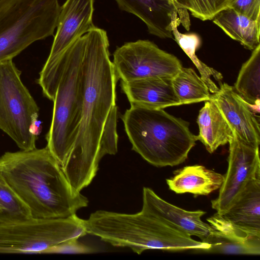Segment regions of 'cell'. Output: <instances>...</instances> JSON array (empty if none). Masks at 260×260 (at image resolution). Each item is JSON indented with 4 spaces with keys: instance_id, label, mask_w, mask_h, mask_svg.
Masks as SVG:
<instances>
[{
    "instance_id": "obj_1",
    "label": "cell",
    "mask_w": 260,
    "mask_h": 260,
    "mask_svg": "<svg viewBox=\"0 0 260 260\" xmlns=\"http://www.w3.org/2000/svg\"><path fill=\"white\" fill-rule=\"evenodd\" d=\"M84 36L81 120L73 147L61 168L69 182L78 192L91 183L102 158L110 155L102 137L109 113L116 105L118 80L110 58L106 31L95 26Z\"/></svg>"
},
{
    "instance_id": "obj_2",
    "label": "cell",
    "mask_w": 260,
    "mask_h": 260,
    "mask_svg": "<svg viewBox=\"0 0 260 260\" xmlns=\"http://www.w3.org/2000/svg\"><path fill=\"white\" fill-rule=\"evenodd\" d=\"M0 171L32 217L65 218L88 206V199L73 189L47 146L5 152Z\"/></svg>"
},
{
    "instance_id": "obj_3",
    "label": "cell",
    "mask_w": 260,
    "mask_h": 260,
    "mask_svg": "<svg viewBox=\"0 0 260 260\" xmlns=\"http://www.w3.org/2000/svg\"><path fill=\"white\" fill-rule=\"evenodd\" d=\"M84 225L87 234L113 246L129 248L138 254L149 249L205 252L210 247L171 226L143 204L141 210L134 214L97 210L84 219Z\"/></svg>"
},
{
    "instance_id": "obj_4",
    "label": "cell",
    "mask_w": 260,
    "mask_h": 260,
    "mask_svg": "<svg viewBox=\"0 0 260 260\" xmlns=\"http://www.w3.org/2000/svg\"><path fill=\"white\" fill-rule=\"evenodd\" d=\"M121 119L133 150L156 167L183 163L197 141L187 121L162 109L131 105Z\"/></svg>"
},
{
    "instance_id": "obj_5",
    "label": "cell",
    "mask_w": 260,
    "mask_h": 260,
    "mask_svg": "<svg viewBox=\"0 0 260 260\" xmlns=\"http://www.w3.org/2000/svg\"><path fill=\"white\" fill-rule=\"evenodd\" d=\"M84 45L83 35L68 47L58 63L61 74L46 140V146L61 168L73 147L81 120L83 101L81 65Z\"/></svg>"
},
{
    "instance_id": "obj_6",
    "label": "cell",
    "mask_w": 260,
    "mask_h": 260,
    "mask_svg": "<svg viewBox=\"0 0 260 260\" xmlns=\"http://www.w3.org/2000/svg\"><path fill=\"white\" fill-rule=\"evenodd\" d=\"M60 11L58 0H0V61L52 36Z\"/></svg>"
},
{
    "instance_id": "obj_7",
    "label": "cell",
    "mask_w": 260,
    "mask_h": 260,
    "mask_svg": "<svg viewBox=\"0 0 260 260\" xmlns=\"http://www.w3.org/2000/svg\"><path fill=\"white\" fill-rule=\"evenodd\" d=\"M13 59L0 61V129L21 150L36 148L39 107Z\"/></svg>"
},
{
    "instance_id": "obj_8",
    "label": "cell",
    "mask_w": 260,
    "mask_h": 260,
    "mask_svg": "<svg viewBox=\"0 0 260 260\" xmlns=\"http://www.w3.org/2000/svg\"><path fill=\"white\" fill-rule=\"evenodd\" d=\"M87 234L84 219L36 218L0 223V253H42L45 249Z\"/></svg>"
},
{
    "instance_id": "obj_9",
    "label": "cell",
    "mask_w": 260,
    "mask_h": 260,
    "mask_svg": "<svg viewBox=\"0 0 260 260\" xmlns=\"http://www.w3.org/2000/svg\"><path fill=\"white\" fill-rule=\"evenodd\" d=\"M93 3L94 0H67L60 7L51 50L37 80L44 96L52 101L59 81L57 67L61 56L72 43L95 27L92 22Z\"/></svg>"
},
{
    "instance_id": "obj_10",
    "label": "cell",
    "mask_w": 260,
    "mask_h": 260,
    "mask_svg": "<svg viewBox=\"0 0 260 260\" xmlns=\"http://www.w3.org/2000/svg\"><path fill=\"white\" fill-rule=\"evenodd\" d=\"M113 56L117 77L123 82L155 77L172 78L182 67L176 56L149 40L125 43L117 47Z\"/></svg>"
},
{
    "instance_id": "obj_11",
    "label": "cell",
    "mask_w": 260,
    "mask_h": 260,
    "mask_svg": "<svg viewBox=\"0 0 260 260\" xmlns=\"http://www.w3.org/2000/svg\"><path fill=\"white\" fill-rule=\"evenodd\" d=\"M229 144L228 170L223 175L218 197L211 201L212 208L219 214L228 210L249 179L260 169L259 147L246 142L234 131Z\"/></svg>"
},
{
    "instance_id": "obj_12",
    "label": "cell",
    "mask_w": 260,
    "mask_h": 260,
    "mask_svg": "<svg viewBox=\"0 0 260 260\" xmlns=\"http://www.w3.org/2000/svg\"><path fill=\"white\" fill-rule=\"evenodd\" d=\"M119 8L143 21L149 32L174 39L173 30L182 25L189 30V15L186 0H115Z\"/></svg>"
},
{
    "instance_id": "obj_13",
    "label": "cell",
    "mask_w": 260,
    "mask_h": 260,
    "mask_svg": "<svg viewBox=\"0 0 260 260\" xmlns=\"http://www.w3.org/2000/svg\"><path fill=\"white\" fill-rule=\"evenodd\" d=\"M219 85L218 91L211 93L210 101L216 105L232 130L241 139L259 147V123L249 104L234 87L221 82Z\"/></svg>"
},
{
    "instance_id": "obj_14",
    "label": "cell",
    "mask_w": 260,
    "mask_h": 260,
    "mask_svg": "<svg viewBox=\"0 0 260 260\" xmlns=\"http://www.w3.org/2000/svg\"><path fill=\"white\" fill-rule=\"evenodd\" d=\"M212 230L204 242L210 245L205 252L259 255L260 236L238 228L217 212L207 219Z\"/></svg>"
},
{
    "instance_id": "obj_15",
    "label": "cell",
    "mask_w": 260,
    "mask_h": 260,
    "mask_svg": "<svg viewBox=\"0 0 260 260\" xmlns=\"http://www.w3.org/2000/svg\"><path fill=\"white\" fill-rule=\"evenodd\" d=\"M143 204L156 216L175 229L204 242L212 229L202 220L206 212L201 210L188 211L174 205L159 197L151 188L144 187Z\"/></svg>"
},
{
    "instance_id": "obj_16",
    "label": "cell",
    "mask_w": 260,
    "mask_h": 260,
    "mask_svg": "<svg viewBox=\"0 0 260 260\" xmlns=\"http://www.w3.org/2000/svg\"><path fill=\"white\" fill-rule=\"evenodd\" d=\"M171 79L155 77L121 81L120 86L131 105L164 109L180 105L174 91Z\"/></svg>"
},
{
    "instance_id": "obj_17",
    "label": "cell",
    "mask_w": 260,
    "mask_h": 260,
    "mask_svg": "<svg viewBox=\"0 0 260 260\" xmlns=\"http://www.w3.org/2000/svg\"><path fill=\"white\" fill-rule=\"evenodd\" d=\"M222 215L236 226L260 236V169Z\"/></svg>"
},
{
    "instance_id": "obj_18",
    "label": "cell",
    "mask_w": 260,
    "mask_h": 260,
    "mask_svg": "<svg viewBox=\"0 0 260 260\" xmlns=\"http://www.w3.org/2000/svg\"><path fill=\"white\" fill-rule=\"evenodd\" d=\"M223 180V175L196 165L176 170L174 176L166 179V182L169 189L176 193L208 196L219 189Z\"/></svg>"
},
{
    "instance_id": "obj_19",
    "label": "cell",
    "mask_w": 260,
    "mask_h": 260,
    "mask_svg": "<svg viewBox=\"0 0 260 260\" xmlns=\"http://www.w3.org/2000/svg\"><path fill=\"white\" fill-rule=\"evenodd\" d=\"M200 141L210 153L219 146L226 144L233 136V131L216 105L211 101H205L197 118Z\"/></svg>"
},
{
    "instance_id": "obj_20",
    "label": "cell",
    "mask_w": 260,
    "mask_h": 260,
    "mask_svg": "<svg viewBox=\"0 0 260 260\" xmlns=\"http://www.w3.org/2000/svg\"><path fill=\"white\" fill-rule=\"evenodd\" d=\"M213 22L245 48L253 50L259 45L260 20H254L228 7L218 13Z\"/></svg>"
},
{
    "instance_id": "obj_21",
    "label": "cell",
    "mask_w": 260,
    "mask_h": 260,
    "mask_svg": "<svg viewBox=\"0 0 260 260\" xmlns=\"http://www.w3.org/2000/svg\"><path fill=\"white\" fill-rule=\"evenodd\" d=\"M171 82L180 105L210 100L211 93L208 87L191 68L182 67Z\"/></svg>"
},
{
    "instance_id": "obj_22",
    "label": "cell",
    "mask_w": 260,
    "mask_h": 260,
    "mask_svg": "<svg viewBox=\"0 0 260 260\" xmlns=\"http://www.w3.org/2000/svg\"><path fill=\"white\" fill-rule=\"evenodd\" d=\"M234 88L249 106L260 100V44L243 63Z\"/></svg>"
},
{
    "instance_id": "obj_23",
    "label": "cell",
    "mask_w": 260,
    "mask_h": 260,
    "mask_svg": "<svg viewBox=\"0 0 260 260\" xmlns=\"http://www.w3.org/2000/svg\"><path fill=\"white\" fill-rule=\"evenodd\" d=\"M172 34L175 41L189 57L199 71L201 78L208 87L210 92H217L219 87L212 80L211 77L220 82L223 79V76L220 72L201 61L197 57L196 52L201 45L200 37L194 32L182 34L178 30V28L173 30Z\"/></svg>"
},
{
    "instance_id": "obj_24",
    "label": "cell",
    "mask_w": 260,
    "mask_h": 260,
    "mask_svg": "<svg viewBox=\"0 0 260 260\" xmlns=\"http://www.w3.org/2000/svg\"><path fill=\"white\" fill-rule=\"evenodd\" d=\"M32 217L27 206L8 184L0 171V223Z\"/></svg>"
},
{
    "instance_id": "obj_25",
    "label": "cell",
    "mask_w": 260,
    "mask_h": 260,
    "mask_svg": "<svg viewBox=\"0 0 260 260\" xmlns=\"http://www.w3.org/2000/svg\"><path fill=\"white\" fill-rule=\"evenodd\" d=\"M234 0H186L187 9L192 16L202 21L212 20Z\"/></svg>"
},
{
    "instance_id": "obj_26",
    "label": "cell",
    "mask_w": 260,
    "mask_h": 260,
    "mask_svg": "<svg viewBox=\"0 0 260 260\" xmlns=\"http://www.w3.org/2000/svg\"><path fill=\"white\" fill-rule=\"evenodd\" d=\"M79 238H72L51 246L42 253L86 254L95 252L92 247L80 242Z\"/></svg>"
},
{
    "instance_id": "obj_27",
    "label": "cell",
    "mask_w": 260,
    "mask_h": 260,
    "mask_svg": "<svg viewBox=\"0 0 260 260\" xmlns=\"http://www.w3.org/2000/svg\"><path fill=\"white\" fill-rule=\"evenodd\" d=\"M254 20H260V0H234L230 7Z\"/></svg>"
}]
</instances>
